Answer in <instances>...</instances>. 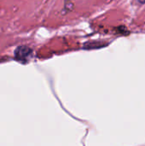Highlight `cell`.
<instances>
[{
    "mask_svg": "<svg viewBox=\"0 0 145 146\" xmlns=\"http://www.w3.org/2000/svg\"><path fill=\"white\" fill-rule=\"evenodd\" d=\"M31 53V49H29L26 46H21L15 50V57L17 60L24 61L25 59H27L30 56Z\"/></svg>",
    "mask_w": 145,
    "mask_h": 146,
    "instance_id": "6da1fadb",
    "label": "cell"
},
{
    "mask_svg": "<svg viewBox=\"0 0 145 146\" xmlns=\"http://www.w3.org/2000/svg\"><path fill=\"white\" fill-rule=\"evenodd\" d=\"M138 2L139 3H144L145 0H138Z\"/></svg>",
    "mask_w": 145,
    "mask_h": 146,
    "instance_id": "7a4b0ae2",
    "label": "cell"
}]
</instances>
